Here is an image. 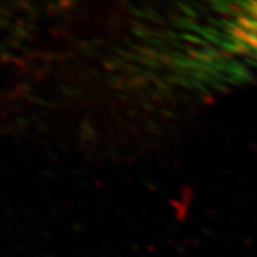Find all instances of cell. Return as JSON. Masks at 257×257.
Instances as JSON below:
<instances>
[{
  "mask_svg": "<svg viewBox=\"0 0 257 257\" xmlns=\"http://www.w3.org/2000/svg\"><path fill=\"white\" fill-rule=\"evenodd\" d=\"M255 6H256V9H255V12H256V15H257V4H255Z\"/></svg>",
  "mask_w": 257,
  "mask_h": 257,
  "instance_id": "obj_1",
  "label": "cell"
}]
</instances>
